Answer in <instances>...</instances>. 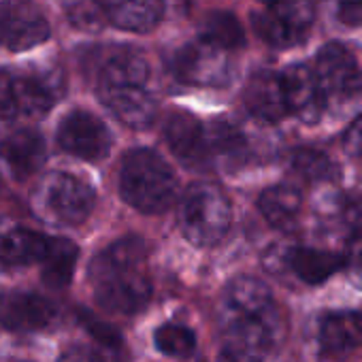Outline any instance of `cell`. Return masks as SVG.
Here are the masks:
<instances>
[{
    "label": "cell",
    "instance_id": "14",
    "mask_svg": "<svg viewBox=\"0 0 362 362\" xmlns=\"http://www.w3.org/2000/svg\"><path fill=\"white\" fill-rule=\"evenodd\" d=\"M58 315V307L35 292H7L0 296V322L9 330L35 332L47 328Z\"/></svg>",
    "mask_w": 362,
    "mask_h": 362
},
{
    "label": "cell",
    "instance_id": "15",
    "mask_svg": "<svg viewBox=\"0 0 362 362\" xmlns=\"http://www.w3.org/2000/svg\"><path fill=\"white\" fill-rule=\"evenodd\" d=\"M315 216L326 239H334L337 243H345L356 237L362 224V207L356 199L343 192H326L315 205Z\"/></svg>",
    "mask_w": 362,
    "mask_h": 362
},
{
    "label": "cell",
    "instance_id": "17",
    "mask_svg": "<svg viewBox=\"0 0 362 362\" xmlns=\"http://www.w3.org/2000/svg\"><path fill=\"white\" fill-rule=\"evenodd\" d=\"M243 100H245L247 111L264 124H275L284 115H288L281 75L273 71L254 73L245 86Z\"/></svg>",
    "mask_w": 362,
    "mask_h": 362
},
{
    "label": "cell",
    "instance_id": "24",
    "mask_svg": "<svg viewBox=\"0 0 362 362\" xmlns=\"http://www.w3.org/2000/svg\"><path fill=\"white\" fill-rule=\"evenodd\" d=\"M201 41L222 52H230L243 47L245 33L230 11H211L201 24Z\"/></svg>",
    "mask_w": 362,
    "mask_h": 362
},
{
    "label": "cell",
    "instance_id": "6",
    "mask_svg": "<svg viewBox=\"0 0 362 362\" xmlns=\"http://www.w3.org/2000/svg\"><path fill=\"white\" fill-rule=\"evenodd\" d=\"M94 190L71 173H49L41 179V184L33 197V207L39 218L60 224L79 226L88 220L94 209Z\"/></svg>",
    "mask_w": 362,
    "mask_h": 362
},
{
    "label": "cell",
    "instance_id": "30",
    "mask_svg": "<svg viewBox=\"0 0 362 362\" xmlns=\"http://www.w3.org/2000/svg\"><path fill=\"white\" fill-rule=\"evenodd\" d=\"M79 317H81V324L83 328L96 339L100 341V345H105L107 349L111 351H122L124 349V337L109 324H105L103 320H98L96 315L88 313V311H79Z\"/></svg>",
    "mask_w": 362,
    "mask_h": 362
},
{
    "label": "cell",
    "instance_id": "26",
    "mask_svg": "<svg viewBox=\"0 0 362 362\" xmlns=\"http://www.w3.org/2000/svg\"><path fill=\"white\" fill-rule=\"evenodd\" d=\"M205 134H207L209 153L226 158L228 162H241L243 156L247 153V143L243 132L230 122L220 119L209 130H205Z\"/></svg>",
    "mask_w": 362,
    "mask_h": 362
},
{
    "label": "cell",
    "instance_id": "21",
    "mask_svg": "<svg viewBox=\"0 0 362 362\" xmlns=\"http://www.w3.org/2000/svg\"><path fill=\"white\" fill-rule=\"evenodd\" d=\"M281 262H286V267L309 286L326 281L343 264L339 254L317 247H286L281 254Z\"/></svg>",
    "mask_w": 362,
    "mask_h": 362
},
{
    "label": "cell",
    "instance_id": "18",
    "mask_svg": "<svg viewBox=\"0 0 362 362\" xmlns=\"http://www.w3.org/2000/svg\"><path fill=\"white\" fill-rule=\"evenodd\" d=\"M45 139L37 130H16L0 143V156L18 179L35 175L45 162Z\"/></svg>",
    "mask_w": 362,
    "mask_h": 362
},
{
    "label": "cell",
    "instance_id": "1",
    "mask_svg": "<svg viewBox=\"0 0 362 362\" xmlns=\"http://www.w3.org/2000/svg\"><path fill=\"white\" fill-rule=\"evenodd\" d=\"M220 326L224 345L260 358L286 337L284 315L267 284L256 277H237L226 286L220 305Z\"/></svg>",
    "mask_w": 362,
    "mask_h": 362
},
{
    "label": "cell",
    "instance_id": "32",
    "mask_svg": "<svg viewBox=\"0 0 362 362\" xmlns=\"http://www.w3.org/2000/svg\"><path fill=\"white\" fill-rule=\"evenodd\" d=\"M0 117H7V119L18 117L13 73H9V71H0Z\"/></svg>",
    "mask_w": 362,
    "mask_h": 362
},
{
    "label": "cell",
    "instance_id": "4",
    "mask_svg": "<svg viewBox=\"0 0 362 362\" xmlns=\"http://www.w3.org/2000/svg\"><path fill=\"white\" fill-rule=\"evenodd\" d=\"M119 192L136 211L162 214L177 197V177L156 151L132 149L119 166Z\"/></svg>",
    "mask_w": 362,
    "mask_h": 362
},
{
    "label": "cell",
    "instance_id": "13",
    "mask_svg": "<svg viewBox=\"0 0 362 362\" xmlns=\"http://www.w3.org/2000/svg\"><path fill=\"white\" fill-rule=\"evenodd\" d=\"M164 136L170 151L192 168L207 166L211 153L203 124L188 111H173L164 124Z\"/></svg>",
    "mask_w": 362,
    "mask_h": 362
},
{
    "label": "cell",
    "instance_id": "27",
    "mask_svg": "<svg viewBox=\"0 0 362 362\" xmlns=\"http://www.w3.org/2000/svg\"><path fill=\"white\" fill-rule=\"evenodd\" d=\"M292 168L309 181H334L339 166L317 149L300 147L292 151Z\"/></svg>",
    "mask_w": 362,
    "mask_h": 362
},
{
    "label": "cell",
    "instance_id": "3",
    "mask_svg": "<svg viewBox=\"0 0 362 362\" xmlns=\"http://www.w3.org/2000/svg\"><path fill=\"white\" fill-rule=\"evenodd\" d=\"M149 66L134 52L113 54L100 73L98 94L113 115L134 130H145L156 117V100L147 90Z\"/></svg>",
    "mask_w": 362,
    "mask_h": 362
},
{
    "label": "cell",
    "instance_id": "12",
    "mask_svg": "<svg viewBox=\"0 0 362 362\" xmlns=\"http://www.w3.org/2000/svg\"><path fill=\"white\" fill-rule=\"evenodd\" d=\"M281 86L288 113H292L305 124L320 122L328 100L311 69L303 64H292L281 73Z\"/></svg>",
    "mask_w": 362,
    "mask_h": 362
},
{
    "label": "cell",
    "instance_id": "7",
    "mask_svg": "<svg viewBox=\"0 0 362 362\" xmlns=\"http://www.w3.org/2000/svg\"><path fill=\"white\" fill-rule=\"evenodd\" d=\"M264 9L252 16L254 30L273 47L298 45L313 20L315 9L311 0H262Z\"/></svg>",
    "mask_w": 362,
    "mask_h": 362
},
{
    "label": "cell",
    "instance_id": "28",
    "mask_svg": "<svg viewBox=\"0 0 362 362\" xmlns=\"http://www.w3.org/2000/svg\"><path fill=\"white\" fill-rule=\"evenodd\" d=\"M156 347L170 358H188L197 347V337L188 326L164 324L153 332Z\"/></svg>",
    "mask_w": 362,
    "mask_h": 362
},
{
    "label": "cell",
    "instance_id": "31",
    "mask_svg": "<svg viewBox=\"0 0 362 362\" xmlns=\"http://www.w3.org/2000/svg\"><path fill=\"white\" fill-rule=\"evenodd\" d=\"M337 20L347 28L362 26V0H332Z\"/></svg>",
    "mask_w": 362,
    "mask_h": 362
},
{
    "label": "cell",
    "instance_id": "10",
    "mask_svg": "<svg viewBox=\"0 0 362 362\" xmlns=\"http://www.w3.org/2000/svg\"><path fill=\"white\" fill-rule=\"evenodd\" d=\"M173 71L177 79L184 83L201 88H222L230 81L233 66L226 52L199 41L177 52Z\"/></svg>",
    "mask_w": 362,
    "mask_h": 362
},
{
    "label": "cell",
    "instance_id": "11",
    "mask_svg": "<svg viewBox=\"0 0 362 362\" xmlns=\"http://www.w3.org/2000/svg\"><path fill=\"white\" fill-rule=\"evenodd\" d=\"M58 143L71 156L96 162L111 149V132L100 117L77 109L69 113L58 128Z\"/></svg>",
    "mask_w": 362,
    "mask_h": 362
},
{
    "label": "cell",
    "instance_id": "9",
    "mask_svg": "<svg viewBox=\"0 0 362 362\" xmlns=\"http://www.w3.org/2000/svg\"><path fill=\"white\" fill-rule=\"evenodd\" d=\"M49 39V22L33 0L0 3V41L11 52L33 49Z\"/></svg>",
    "mask_w": 362,
    "mask_h": 362
},
{
    "label": "cell",
    "instance_id": "16",
    "mask_svg": "<svg viewBox=\"0 0 362 362\" xmlns=\"http://www.w3.org/2000/svg\"><path fill=\"white\" fill-rule=\"evenodd\" d=\"M317 343L324 356L345 358L362 345V313L330 311L320 317Z\"/></svg>",
    "mask_w": 362,
    "mask_h": 362
},
{
    "label": "cell",
    "instance_id": "19",
    "mask_svg": "<svg viewBox=\"0 0 362 362\" xmlns=\"http://www.w3.org/2000/svg\"><path fill=\"white\" fill-rule=\"evenodd\" d=\"M52 247V237L22 226H0V262L20 267L43 262Z\"/></svg>",
    "mask_w": 362,
    "mask_h": 362
},
{
    "label": "cell",
    "instance_id": "25",
    "mask_svg": "<svg viewBox=\"0 0 362 362\" xmlns=\"http://www.w3.org/2000/svg\"><path fill=\"white\" fill-rule=\"evenodd\" d=\"M77 262V247L69 239H52V247L45 256L43 279L49 288H66L73 279Z\"/></svg>",
    "mask_w": 362,
    "mask_h": 362
},
{
    "label": "cell",
    "instance_id": "22",
    "mask_svg": "<svg viewBox=\"0 0 362 362\" xmlns=\"http://www.w3.org/2000/svg\"><path fill=\"white\" fill-rule=\"evenodd\" d=\"M18 115H45L60 96L54 75H13Z\"/></svg>",
    "mask_w": 362,
    "mask_h": 362
},
{
    "label": "cell",
    "instance_id": "23",
    "mask_svg": "<svg viewBox=\"0 0 362 362\" xmlns=\"http://www.w3.org/2000/svg\"><path fill=\"white\" fill-rule=\"evenodd\" d=\"M300 205H303L300 192L288 184H279V186L264 190L260 201H258L260 214L275 228L292 226L300 214Z\"/></svg>",
    "mask_w": 362,
    "mask_h": 362
},
{
    "label": "cell",
    "instance_id": "29",
    "mask_svg": "<svg viewBox=\"0 0 362 362\" xmlns=\"http://www.w3.org/2000/svg\"><path fill=\"white\" fill-rule=\"evenodd\" d=\"M69 22L79 30H100L105 24V9L98 0H62Z\"/></svg>",
    "mask_w": 362,
    "mask_h": 362
},
{
    "label": "cell",
    "instance_id": "34",
    "mask_svg": "<svg viewBox=\"0 0 362 362\" xmlns=\"http://www.w3.org/2000/svg\"><path fill=\"white\" fill-rule=\"evenodd\" d=\"M218 362H262V358L256 356V354H250V351H245V349L224 345L222 351H220Z\"/></svg>",
    "mask_w": 362,
    "mask_h": 362
},
{
    "label": "cell",
    "instance_id": "36",
    "mask_svg": "<svg viewBox=\"0 0 362 362\" xmlns=\"http://www.w3.org/2000/svg\"><path fill=\"white\" fill-rule=\"evenodd\" d=\"M351 275L362 284V245H358L351 254Z\"/></svg>",
    "mask_w": 362,
    "mask_h": 362
},
{
    "label": "cell",
    "instance_id": "2",
    "mask_svg": "<svg viewBox=\"0 0 362 362\" xmlns=\"http://www.w3.org/2000/svg\"><path fill=\"white\" fill-rule=\"evenodd\" d=\"M90 286L96 303L113 313H136L151 298L147 245L126 237L100 252L90 267Z\"/></svg>",
    "mask_w": 362,
    "mask_h": 362
},
{
    "label": "cell",
    "instance_id": "37",
    "mask_svg": "<svg viewBox=\"0 0 362 362\" xmlns=\"http://www.w3.org/2000/svg\"><path fill=\"white\" fill-rule=\"evenodd\" d=\"M0 186H3V179H0Z\"/></svg>",
    "mask_w": 362,
    "mask_h": 362
},
{
    "label": "cell",
    "instance_id": "5",
    "mask_svg": "<svg viewBox=\"0 0 362 362\" xmlns=\"http://www.w3.org/2000/svg\"><path fill=\"white\" fill-rule=\"evenodd\" d=\"M233 222L228 197L216 186L201 181L186 190L179 205V226L194 245H216L224 239Z\"/></svg>",
    "mask_w": 362,
    "mask_h": 362
},
{
    "label": "cell",
    "instance_id": "8",
    "mask_svg": "<svg viewBox=\"0 0 362 362\" xmlns=\"http://www.w3.org/2000/svg\"><path fill=\"white\" fill-rule=\"evenodd\" d=\"M313 75L326 100H347L362 92V69L354 54L341 43H328L320 49Z\"/></svg>",
    "mask_w": 362,
    "mask_h": 362
},
{
    "label": "cell",
    "instance_id": "20",
    "mask_svg": "<svg viewBox=\"0 0 362 362\" xmlns=\"http://www.w3.org/2000/svg\"><path fill=\"white\" fill-rule=\"evenodd\" d=\"M105 18L130 33H149L158 26L164 11V0H105Z\"/></svg>",
    "mask_w": 362,
    "mask_h": 362
},
{
    "label": "cell",
    "instance_id": "35",
    "mask_svg": "<svg viewBox=\"0 0 362 362\" xmlns=\"http://www.w3.org/2000/svg\"><path fill=\"white\" fill-rule=\"evenodd\" d=\"M58 362H103V358H100L96 351H92V349H88V347L77 345V347L66 349V351L60 356V360H58Z\"/></svg>",
    "mask_w": 362,
    "mask_h": 362
},
{
    "label": "cell",
    "instance_id": "33",
    "mask_svg": "<svg viewBox=\"0 0 362 362\" xmlns=\"http://www.w3.org/2000/svg\"><path fill=\"white\" fill-rule=\"evenodd\" d=\"M345 149L354 158H362V117H358L345 132Z\"/></svg>",
    "mask_w": 362,
    "mask_h": 362
}]
</instances>
